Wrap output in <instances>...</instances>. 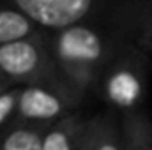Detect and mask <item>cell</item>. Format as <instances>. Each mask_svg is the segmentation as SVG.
I'll use <instances>...</instances> for the list:
<instances>
[{"instance_id": "obj_1", "label": "cell", "mask_w": 152, "mask_h": 150, "mask_svg": "<svg viewBox=\"0 0 152 150\" xmlns=\"http://www.w3.org/2000/svg\"><path fill=\"white\" fill-rule=\"evenodd\" d=\"M124 42L104 32V25L78 23L55 30L48 41L51 62L62 90L80 103L97 83Z\"/></svg>"}, {"instance_id": "obj_2", "label": "cell", "mask_w": 152, "mask_h": 150, "mask_svg": "<svg viewBox=\"0 0 152 150\" xmlns=\"http://www.w3.org/2000/svg\"><path fill=\"white\" fill-rule=\"evenodd\" d=\"M147 87L145 55L133 44L124 42L113 55L97 83V92L115 110L136 111Z\"/></svg>"}, {"instance_id": "obj_3", "label": "cell", "mask_w": 152, "mask_h": 150, "mask_svg": "<svg viewBox=\"0 0 152 150\" xmlns=\"http://www.w3.org/2000/svg\"><path fill=\"white\" fill-rule=\"evenodd\" d=\"M0 76L11 85H41L64 92L55 74L48 39L42 34L0 46Z\"/></svg>"}, {"instance_id": "obj_4", "label": "cell", "mask_w": 152, "mask_h": 150, "mask_svg": "<svg viewBox=\"0 0 152 150\" xmlns=\"http://www.w3.org/2000/svg\"><path fill=\"white\" fill-rule=\"evenodd\" d=\"M99 2L104 0H7V4L23 11L36 25L50 30L83 23L97 11Z\"/></svg>"}, {"instance_id": "obj_5", "label": "cell", "mask_w": 152, "mask_h": 150, "mask_svg": "<svg viewBox=\"0 0 152 150\" xmlns=\"http://www.w3.org/2000/svg\"><path fill=\"white\" fill-rule=\"evenodd\" d=\"M78 103L57 88L27 85L20 87L18 104L14 117L21 124L32 125H51L57 120L69 115V110Z\"/></svg>"}, {"instance_id": "obj_6", "label": "cell", "mask_w": 152, "mask_h": 150, "mask_svg": "<svg viewBox=\"0 0 152 150\" xmlns=\"http://www.w3.org/2000/svg\"><path fill=\"white\" fill-rule=\"evenodd\" d=\"M80 150H126L120 118L115 113H99L88 118Z\"/></svg>"}, {"instance_id": "obj_7", "label": "cell", "mask_w": 152, "mask_h": 150, "mask_svg": "<svg viewBox=\"0 0 152 150\" xmlns=\"http://www.w3.org/2000/svg\"><path fill=\"white\" fill-rule=\"evenodd\" d=\"M88 118L69 113L51 124L42 138V150H80Z\"/></svg>"}, {"instance_id": "obj_8", "label": "cell", "mask_w": 152, "mask_h": 150, "mask_svg": "<svg viewBox=\"0 0 152 150\" xmlns=\"http://www.w3.org/2000/svg\"><path fill=\"white\" fill-rule=\"evenodd\" d=\"M36 23L18 7L0 0V46L37 36Z\"/></svg>"}, {"instance_id": "obj_9", "label": "cell", "mask_w": 152, "mask_h": 150, "mask_svg": "<svg viewBox=\"0 0 152 150\" xmlns=\"http://www.w3.org/2000/svg\"><path fill=\"white\" fill-rule=\"evenodd\" d=\"M126 150H152V122L142 111L122 113L120 117Z\"/></svg>"}, {"instance_id": "obj_10", "label": "cell", "mask_w": 152, "mask_h": 150, "mask_svg": "<svg viewBox=\"0 0 152 150\" xmlns=\"http://www.w3.org/2000/svg\"><path fill=\"white\" fill-rule=\"evenodd\" d=\"M48 127L32 124L14 125L0 133V150H42V138Z\"/></svg>"}, {"instance_id": "obj_11", "label": "cell", "mask_w": 152, "mask_h": 150, "mask_svg": "<svg viewBox=\"0 0 152 150\" xmlns=\"http://www.w3.org/2000/svg\"><path fill=\"white\" fill-rule=\"evenodd\" d=\"M18 95H20V87L9 88L4 94H0V127L14 115L16 104H18Z\"/></svg>"}, {"instance_id": "obj_12", "label": "cell", "mask_w": 152, "mask_h": 150, "mask_svg": "<svg viewBox=\"0 0 152 150\" xmlns=\"http://www.w3.org/2000/svg\"><path fill=\"white\" fill-rule=\"evenodd\" d=\"M9 85H11V83H9V81H5V79L0 76V94H4L5 90H9V88H7Z\"/></svg>"}, {"instance_id": "obj_13", "label": "cell", "mask_w": 152, "mask_h": 150, "mask_svg": "<svg viewBox=\"0 0 152 150\" xmlns=\"http://www.w3.org/2000/svg\"><path fill=\"white\" fill-rule=\"evenodd\" d=\"M149 44H151V53H152V37H149Z\"/></svg>"}]
</instances>
